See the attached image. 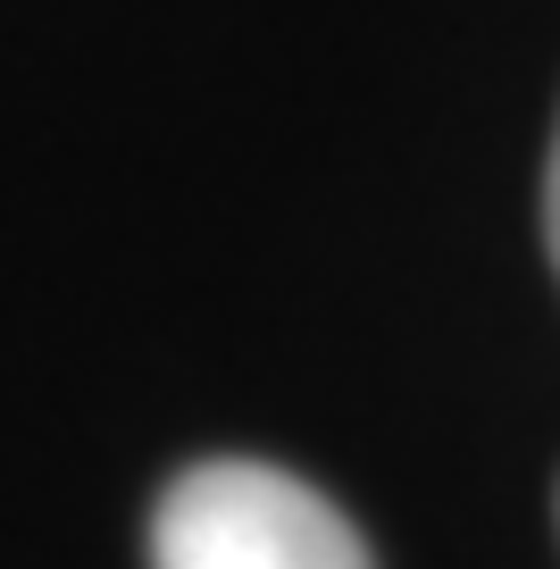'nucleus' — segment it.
I'll list each match as a JSON object with an SVG mask.
<instances>
[{
	"label": "nucleus",
	"mask_w": 560,
	"mask_h": 569,
	"mask_svg": "<svg viewBox=\"0 0 560 569\" xmlns=\"http://www.w3.org/2000/svg\"><path fill=\"white\" fill-rule=\"evenodd\" d=\"M151 569H377L343 511L293 469L201 461L151 511Z\"/></svg>",
	"instance_id": "f257e3e1"
},
{
	"label": "nucleus",
	"mask_w": 560,
	"mask_h": 569,
	"mask_svg": "<svg viewBox=\"0 0 560 569\" xmlns=\"http://www.w3.org/2000/svg\"><path fill=\"white\" fill-rule=\"evenodd\" d=\"M543 234H552V268H560V134H552V177H543Z\"/></svg>",
	"instance_id": "f03ea898"
}]
</instances>
